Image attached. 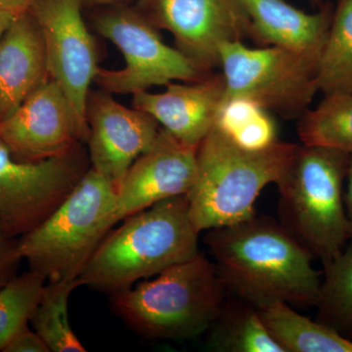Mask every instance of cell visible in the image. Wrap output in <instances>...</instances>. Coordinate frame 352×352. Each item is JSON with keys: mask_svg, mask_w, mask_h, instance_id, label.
I'll use <instances>...</instances> for the list:
<instances>
[{"mask_svg": "<svg viewBox=\"0 0 352 352\" xmlns=\"http://www.w3.org/2000/svg\"><path fill=\"white\" fill-rule=\"evenodd\" d=\"M226 291L256 309L276 302L316 305L321 273L312 254L276 220L254 214L210 229L205 238Z\"/></svg>", "mask_w": 352, "mask_h": 352, "instance_id": "6da1fadb", "label": "cell"}, {"mask_svg": "<svg viewBox=\"0 0 352 352\" xmlns=\"http://www.w3.org/2000/svg\"><path fill=\"white\" fill-rule=\"evenodd\" d=\"M200 233L186 195L159 201L111 229L78 279L109 296L126 291L196 256Z\"/></svg>", "mask_w": 352, "mask_h": 352, "instance_id": "7a4b0ae2", "label": "cell"}, {"mask_svg": "<svg viewBox=\"0 0 352 352\" xmlns=\"http://www.w3.org/2000/svg\"><path fill=\"white\" fill-rule=\"evenodd\" d=\"M298 145L281 142L248 150L212 127L197 152L193 186L187 194L190 217L200 232L252 217L259 194L277 184Z\"/></svg>", "mask_w": 352, "mask_h": 352, "instance_id": "3957f363", "label": "cell"}, {"mask_svg": "<svg viewBox=\"0 0 352 352\" xmlns=\"http://www.w3.org/2000/svg\"><path fill=\"white\" fill-rule=\"evenodd\" d=\"M226 289L214 263L199 252L153 279L110 296L111 309L145 339L187 340L208 332L221 311Z\"/></svg>", "mask_w": 352, "mask_h": 352, "instance_id": "277c9868", "label": "cell"}, {"mask_svg": "<svg viewBox=\"0 0 352 352\" xmlns=\"http://www.w3.org/2000/svg\"><path fill=\"white\" fill-rule=\"evenodd\" d=\"M349 157L330 148L298 145L276 184L280 223L323 265L349 240L344 201Z\"/></svg>", "mask_w": 352, "mask_h": 352, "instance_id": "5b68a950", "label": "cell"}, {"mask_svg": "<svg viewBox=\"0 0 352 352\" xmlns=\"http://www.w3.org/2000/svg\"><path fill=\"white\" fill-rule=\"evenodd\" d=\"M116 201L117 188L89 168L41 224L18 239L21 258L47 281L78 279L115 226Z\"/></svg>", "mask_w": 352, "mask_h": 352, "instance_id": "8992f818", "label": "cell"}, {"mask_svg": "<svg viewBox=\"0 0 352 352\" xmlns=\"http://www.w3.org/2000/svg\"><path fill=\"white\" fill-rule=\"evenodd\" d=\"M94 25L119 48L126 61L122 69H99L95 76L94 82L109 94L133 95L175 80L199 82L212 74L177 48L166 45L159 29L136 7L110 6L95 16Z\"/></svg>", "mask_w": 352, "mask_h": 352, "instance_id": "52a82bcc", "label": "cell"}, {"mask_svg": "<svg viewBox=\"0 0 352 352\" xmlns=\"http://www.w3.org/2000/svg\"><path fill=\"white\" fill-rule=\"evenodd\" d=\"M318 58L267 46L251 48L243 41L223 44L219 67L224 98L244 97L286 120H298L309 109L317 87Z\"/></svg>", "mask_w": 352, "mask_h": 352, "instance_id": "ba28073f", "label": "cell"}, {"mask_svg": "<svg viewBox=\"0 0 352 352\" xmlns=\"http://www.w3.org/2000/svg\"><path fill=\"white\" fill-rule=\"evenodd\" d=\"M85 143L38 162L16 159L0 138V227L19 239L66 199L90 168Z\"/></svg>", "mask_w": 352, "mask_h": 352, "instance_id": "9c48e42d", "label": "cell"}, {"mask_svg": "<svg viewBox=\"0 0 352 352\" xmlns=\"http://www.w3.org/2000/svg\"><path fill=\"white\" fill-rule=\"evenodd\" d=\"M136 8L157 29L171 32L176 48L208 73L219 67L223 44L249 38L242 0H138Z\"/></svg>", "mask_w": 352, "mask_h": 352, "instance_id": "30bf717a", "label": "cell"}, {"mask_svg": "<svg viewBox=\"0 0 352 352\" xmlns=\"http://www.w3.org/2000/svg\"><path fill=\"white\" fill-rule=\"evenodd\" d=\"M82 6V0H36L29 11L43 34L50 78L63 89L88 138V95L100 68Z\"/></svg>", "mask_w": 352, "mask_h": 352, "instance_id": "8fae6325", "label": "cell"}, {"mask_svg": "<svg viewBox=\"0 0 352 352\" xmlns=\"http://www.w3.org/2000/svg\"><path fill=\"white\" fill-rule=\"evenodd\" d=\"M0 138L16 159L38 162L87 144V135L63 89L50 78L0 122Z\"/></svg>", "mask_w": 352, "mask_h": 352, "instance_id": "7c38bea8", "label": "cell"}, {"mask_svg": "<svg viewBox=\"0 0 352 352\" xmlns=\"http://www.w3.org/2000/svg\"><path fill=\"white\" fill-rule=\"evenodd\" d=\"M87 120L90 168L118 189L132 164L154 144L159 122L142 111L124 107L102 89L88 95Z\"/></svg>", "mask_w": 352, "mask_h": 352, "instance_id": "4fadbf2b", "label": "cell"}, {"mask_svg": "<svg viewBox=\"0 0 352 352\" xmlns=\"http://www.w3.org/2000/svg\"><path fill=\"white\" fill-rule=\"evenodd\" d=\"M198 147L162 127L154 144L132 164L118 187L115 226L159 201L187 195L195 180Z\"/></svg>", "mask_w": 352, "mask_h": 352, "instance_id": "5bb4252c", "label": "cell"}, {"mask_svg": "<svg viewBox=\"0 0 352 352\" xmlns=\"http://www.w3.org/2000/svg\"><path fill=\"white\" fill-rule=\"evenodd\" d=\"M226 94L221 73L199 82H170L162 94H133V108L151 116L159 124L187 145L198 147L214 127Z\"/></svg>", "mask_w": 352, "mask_h": 352, "instance_id": "9a60e30c", "label": "cell"}, {"mask_svg": "<svg viewBox=\"0 0 352 352\" xmlns=\"http://www.w3.org/2000/svg\"><path fill=\"white\" fill-rule=\"evenodd\" d=\"M50 78L38 23L29 10L18 14L0 38V122Z\"/></svg>", "mask_w": 352, "mask_h": 352, "instance_id": "2e32d148", "label": "cell"}, {"mask_svg": "<svg viewBox=\"0 0 352 352\" xmlns=\"http://www.w3.org/2000/svg\"><path fill=\"white\" fill-rule=\"evenodd\" d=\"M242 1L251 20L249 38L252 41L320 60L332 22V2H324L310 14L286 0Z\"/></svg>", "mask_w": 352, "mask_h": 352, "instance_id": "e0dca14e", "label": "cell"}, {"mask_svg": "<svg viewBox=\"0 0 352 352\" xmlns=\"http://www.w3.org/2000/svg\"><path fill=\"white\" fill-rule=\"evenodd\" d=\"M272 339L284 352H352V340L310 320L285 302L258 309Z\"/></svg>", "mask_w": 352, "mask_h": 352, "instance_id": "ac0fdd59", "label": "cell"}, {"mask_svg": "<svg viewBox=\"0 0 352 352\" xmlns=\"http://www.w3.org/2000/svg\"><path fill=\"white\" fill-rule=\"evenodd\" d=\"M224 302L208 329V347L215 352H284L249 303Z\"/></svg>", "mask_w": 352, "mask_h": 352, "instance_id": "d6986e66", "label": "cell"}, {"mask_svg": "<svg viewBox=\"0 0 352 352\" xmlns=\"http://www.w3.org/2000/svg\"><path fill=\"white\" fill-rule=\"evenodd\" d=\"M317 87L326 95L352 94V0H337L322 50Z\"/></svg>", "mask_w": 352, "mask_h": 352, "instance_id": "ffe728a7", "label": "cell"}, {"mask_svg": "<svg viewBox=\"0 0 352 352\" xmlns=\"http://www.w3.org/2000/svg\"><path fill=\"white\" fill-rule=\"evenodd\" d=\"M80 286V279L46 282L30 323L50 352L87 351L72 328L69 315V296Z\"/></svg>", "mask_w": 352, "mask_h": 352, "instance_id": "44dd1931", "label": "cell"}, {"mask_svg": "<svg viewBox=\"0 0 352 352\" xmlns=\"http://www.w3.org/2000/svg\"><path fill=\"white\" fill-rule=\"evenodd\" d=\"M302 145L330 148L352 155V94H332L298 120Z\"/></svg>", "mask_w": 352, "mask_h": 352, "instance_id": "7402d4cb", "label": "cell"}, {"mask_svg": "<svg viewBox=\"0 0 352 352\" xmlns=\"http://www.w3.org/2000/svg\"><path fill=\"white\" fill-rule=\"evenodd\" d=\"M324 270L316 321L352 340V241Z\"/></svg>", "mask_w": 352, "mask_h": 352, "instance_id": "603a6c76", "label": "cell"}, {"mask_svg": "<svg viewBox=\"0 0 352 352\" xmlns=\"http://www.w3.org/2000/svg\"><path fill=\"white\" fill-rule=\"evenodd\" d=\"M214 127L248 150L265 149L278 141L276 122L270 111L244 97L223 99Z\"/></svg>", "mask_w": 352, "mask_h": 352, "instance_id": "cb8c5ba5", "label": "cell"}, {"mask_svg": "<svg viewBox=\"0 0 352 352\" xmlns=\"http://www.w3.org/2000/svg\"><path fill=\"white\" fill-rule=\"evenodd\" d=\"M47 279L28 270L0 289V351L21 329L29 325Z\"/></svg>", "mask_w": 352, "mask_h": 352, "instance_id": "d4e9b609", "label": "cell"}, {"mask_svg": "<svg viewBox=\"0 0 352 352\" xmlns=\"http://www.w3.org/2000/svg\"><path fill=\"white\" fill-rule=\"evenodd\" d=\"M21 258L18 239L7 235L0 227V289L19 273Z\"/></svg>", "mask_w": 352, "mask_h": 352, "instance_id": "484cf974", "label": "cell"}, {"mask_svg": "<svg viewBox=\"0 0 352 352\" xmlns=\"http://www.w3.org/2000/svg\"><path fill=\"white\" fill-rule=\"evenodd\" d=\"M2 352H50L43 340L29 325L21 329L3 347Z\"/></svg>", "mask_w": 352, "mask_h": 352, "instance_id": "4316f807", "label": "cell"}, {"mask_svg": "<svg viewBox=\"0 0 352 352\" xmlns=\"http://www.w3.org/2000/svg\"><path fill=\"white\" fill-rule=\"evenodd\" d=\"M346 182V189L344 193V208L349 226V240L352 241V155L349 157Z\"/></svg>", "mask_w": 352, "mask_h": 352, "instance_id": "83f0119b", "label": "cell"}, {"mask_svg": "<svg viewBox=\"0 0 352 352\" xmlns=\"http://www.w3.org/2000/svg\"><path fill=\"white\" fill-rule=\"evenodd\" d=\"M36 0H0V10L20 14L29 10Z\"/></svg>", "mask_w": 352, "mask_h": 352, "instance_id": "f1b7e54d", "label": "cell"}, {"mask_svg": "<svg viewBox=\"0 0 352 352\" xmlns=\"http://www.w3.org/2000/svg\"><path fill=\"white\" fill-rule=\"evenodd\" d=\"M18 14L0 10V38Z\"/></svg>", "mask_w": 352, "mask_h": 352, "instance_id": "f546056e", "label": "cell"}, {"mask_svg": "<svg viewBox=\"0 0 352 352\" xmlns=\"http://www.w3.org/2000/svg\"><path fill=\"white\" fill-rule=\"evenodd\" d=\"M83 4L91 6H110L119 4L122 0H82Z\"/></svg>", "mask_w": 352, "mask_h": 352, "instance_id": "4dcf8cb0", "label": "cell"}, {"mask_svg": "<svg viewBox=\"0 0 352 352\" xmlns=\"http://www.w3.org/2000/svg\"><path fill=\"white\" fill-rule=\"evenodd\" d=\"M309 1L310 3H311L314 7H316V8H319V7L325 2L324 0H309Z\"/></svg>", "mask_w": 352, "mask_h": 352, "instance_id": "1f68e13d", "label": "cell"}]
</instances>
